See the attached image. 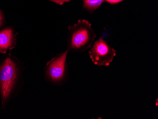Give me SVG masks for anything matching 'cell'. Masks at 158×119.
<instances>
[{"label": "cell", "mask_w": 158, "mask_h": 119, "mask_svg": "<svg viewBox=\"0 0 158 119\" xmlns=\"http://www.w3.org/2000/svg\"><path fill=\"white\" fill-rule=\"evenodd\" d=\"M20 75L19 63L11 57H7L0 64V97L3 109L15 94Z\"/></svg>", "instance_id": "cell-1"}, {"label": "cell", "mask_w": 158, "mask_h": 119, "mask_svg": "<svg viewBox=\"0 0 158 119\" xmlns=\"http://www.w3.org/2000/svg\"><path fill=\"white\" fill-rule=\"evenodd\" d=\"M67 50L82 52L92 47L96 34L91 24L86 19H80L73 25L68 28Z\"/></svg>", "instance_id": "cell-2"}, {"label": "cell", "mask_w": 158, "mask_h": 119, "mask_svg": "<svg viewBox=\"0 0 158 119\" xmlns=\"http://www.w3.org/2000/svg\"><path fill=\"white\" fill-rule=\"evenodd\" d=\"M68 50L60 53L48 61L45 68V79L48 83L60 86L65 83L68 78L66 57Z\"/></svg>", "instance_id": "cell-3"}, {"label": "cell", "mask_w": 158, "mask_h": 119, "mask_svg": "<svg viewBox=\"0 0 158 119\" xmlns=\"http://www.w3.org/2000/svg\"><path fill=\"white\" fill-rule=\"evenodd\" d=\"M89 53L92 63L99 66H109L116 55L115 49L102 38L95 42Z\"/></svg>", "instance_id": "cell-4"}, {"label": "cell", "mask_w": 158, "mask_h": 119, "mask_svg": "<svg viewBox=\"0 0 158 119\" xmlns=\"http://www.w3.org/2000/svg\"><path fill=\"white\" fill-rule=\"evenodd\" d=\"M15 35L13 30L7 28L0 32V52L6 54L7 51L11 50L16 45Z\"/></svg>", "instance_id": "cell-5"}, {"label": "cell", "mask_w": 158, "mask_h": 119, "mask_svg": "<svg viewBox=\"0 0 158 119\" xmlns=\"http://www.w3.org/2000/svg\"><path fill=\"white\" fill-rule=\"evenodd\" d=\"M105 0H83V7L89 11L98 8Z\"/></svg>", "instance_id": "cell-6"}, {"label": "cell", "mask_w": 158, "mask_h": 119, "mask_svg": "<svg viewBox=\"0 0 158 119\" xmlns=\"http://www.w3.org/2000/svg\"><path fill=\"white\" fill-rule=\"evenodd\" d=\"M50 1L52 2H55L56 4H59V5H62L65 2H70L71 0H50Z\"/></svg>", "instance_id": "cell-7"}, {"label": "cell", "mask_w": 158, "mask_h": 119, "mask_svg": "<svg viewBox=\"0 0 158 119\" xmlns=\"http://www.w3.org/2000/svg\"><path fill=\"white\" fill-rule=\"evenodd\" d=\"M4 20V17H3V14H2V12L0 10V28L3 25Z\"/></svg>", "instance_id": "cell-8"}, {"label": "cell", "mask_w": 158, "mask_h": 119, "mask_svg": "<svg viewBox=\"0 0 158 119\" xmlns=\"http://www.w3.org/2000/svg\"><path fill=\"white\" fill-rule=\"evenodd\" d=\"M107 2L109 3H111V4H115V3H118V2H121L123 0H106Z\"/></svg>", "instance_id": "cell-9"}]
</instances>
